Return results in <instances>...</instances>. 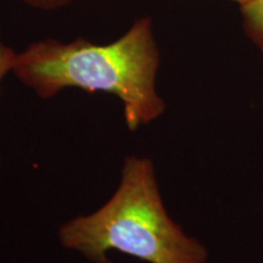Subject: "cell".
Masks as SVG:
<instances>
[{
	"instance_id": "cell-5",
	"label": "cell",
	"mask_w": 263,
	"mask_h": 263,
	"mask_svg": "<svg viewBox=\"0 0 263 263\" xmlns=\"http://www.w3.org/2000/svg\"><path fill=\"white\" fill-rule=\"evenodd\" d=\"M26 5L31 6L33 9L43 10V11H54L65 8L71 4L74 0H20Z\"/></svg>"
},
{
	"instance_id": "cell-4",
	"label": "cell",
	"mask_w": 263,
	"mask_h": 263,
	"mask_svg": "<svg viewBox=\"0 0 263 263\" xmlns=\"http://www.w3.org/2000/svg\"><path fill=\"white\" fill-rule=\"evenodd\" d=\"M16 52L14 49L9 45H6L2 39V29H0V84H2L3 80L5 76L12 72L14 68Z\"/></svg>"
},
{
	"instance_id": "cell-3",
	"label": "cell",
	"mask_w": 263,
	"mask_h": 263,
	"mask_svg": "<svg viewBox=\"0 0 263 263\" xmlns=\"http://www.w3.org/2000/svg\"><path fill=\"white\" fill-rule=\"evenodd\" d=\"M246 35L263 54V0H246L240 4Z\"/></svg>"
},
{
	"instance_id": "cell-1",
	"label": "cell",
	"mask_w": 263,
	"mask_h": 263,
	"mask_svg": "<svg viewBox=\"0 0 263 263\" xmlns=\"http://www.w3.org/2000/svg\"><path fill=\"white\" fill-rule=\"evenodd\" d=\"M159 66L153 20L140 17L110 44L84 38L33 42L16 54L12 73L44 100L68 88L115 95L122 103L127 128L134 132L166 111L156 89Z\"/></svg>"
},
{
	"instance_id": "cell-6",
	"label": "cell",
	"mask_w": 263,
	"mask_h": 263,
	"mask_svg": "<svg viewBox=\"0 0 263 263\" xmlns=\"http://www.w3.org/2000/svg\"><path fill=\"white\" fill-rule=\"evenodd\" d=\"M233 2H236L240 5V4H242V3H245L246 0H233Z\"/></svg>"
},
{
	"instance_id": "cell-2",
	"label": "cell",
	"mask_w": 263,
	"mask_h": 263,
	"mask_svg": "<svg viewBox=\"0 0 263 263\" xmlns=\"http://www.w3.org/2000/svg\"><path fill=\"white\" fill-rule=\"evenodd\" d=\"M66 249L93 263H114L111 250L147 263H207L206 246L171 218L149 157L124 160L121 180L110 200L59 230Z\"/></svg>"
}]
</instances>
